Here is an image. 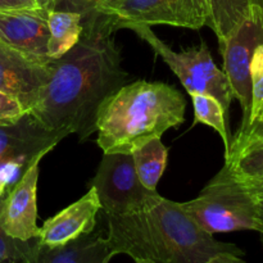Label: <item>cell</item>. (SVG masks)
Listing matches in <instances>:
<instances>
[{"instance_id": "1", "label": "cell", "mask_w": 263, "mask_h": 263, "mask_svg": "<svg viewBox=\"0 0 263 263\" xmlns=\"http://www.w3.org/2000/svg\"><path fill=\"white\" fill-rule=\"evenodd\" d=\"M115 31L112 20L102 13L82 21L79 43L54 59L50 79L28 115L49 130L76 134L81 141L97 133L100 105L128 80Z\"/></svg>"}, {"instance_id": "2", "label": "cell", "mask_w": 263, "mask_h": 263, "mask_svg": "<svg viewBox=\"0 0 263 263\" xmlns=\"http://www.w3.org/2000/svg\"><path fill=\"white\" fill-rule=\"evenodd\" d=\"M107 221L115 256L126 254L135 263H207L220 253L244 254L235 244L203 230L181 203L159 194L134 212L107 216Z\"/></svg>"}, {"instance_id": "3", "label": "cell", "mask_w": 263, "mask_h": 263, "mask_svg": "<svg viewBox=\"0 0 263 263\" xmlns=\"http://www.w3.org/2000/svg\"><path fill=\"white\" fill-rule=\"evenodd\" d=\"M185 109V97L175 86L144 80L126 84L98 110L97 143L104 153L131 154L141 144L181 125Z\"/></svg>"}, {"instance_id": "4", "label": "cell", "mask_w": 263, "mask_h": 263, "mask_svg": "<svg viewBox=\"0 0 263 263\" xmlns=\"http://www.w3.org/2000/svg\"><path fill=\"white\" fill-rule=\"evenodd\" d=\"M181 207L212 235L253 230L259 233L263 241V216L257 199L222 168L195 199L181 203Z\"/></svg>"}, {"instance_id": "5", "label": "cell", "mask_w": 263, "mask_h": 263, "mask_svg": "<svg viewBox=\"0 0 263 263\" xmlns=\"http://www.w3.org/2000/svg\"><path fill=\"white\" fill-rule=\"evenodd\" d=\"M118 28H128L141 40L148 43L156 54H158L179 77L189 95L207 94L216 98L222 105L226 117H229L231 100L234 98L233 90L225 72L221 71L213 62L210 49L204 41L200 43L199 46H194L187 50L174 51L153 32L151 26L122 22L116 25V30Z\"/></svg>"}, {"instance_id": "6", "label": "cell", "mask_w": 263, "mask_h": 263, "mask_svg": "<svg viewBox=\"0 0 263 263\" xmlns=\"http://www.w3.org/2000/svg\"><path fill=\"white\" fill-rule=\"evenodd\" d=\"M97 10L112 20L115 30L122 22L199 30L210 18L207 0H102Z\"/></svg>"}, {"instance_id": "7", "label": "cell", "mask_w": 263, "mask_h": 263, "mask_svg": "<svg viewBox=\"0 0 263 263\" xmlns=\"http://www.w3.org/2000/svg\"><path fill=\"white\" fill-rule=\"evenodd\" d=\"M90 186L95 189L107 216L134 212L158 194L143 186L128 153H104Z\"/></svg>"}, {"instance_id": "8", "label": "cell", "mask_w": 263, "mask_h": 263, "mask_svg": "<svg viewBox=\"0 0 263 263\" xmlns=\"http://www.w3.org/2000/svg\"><path fill=\"white\" fill-rule=\"evenodd\" d=\"M263 43V7L254 5L249 17L240 27L220 46L223 57V72L228 76L234 98L239 100L243 109L241 126L248 123L251 113V61L257 45Z\"/></svg>"}, {"instance_id": "9", "label": "cell", "mask_w": 263, "mask_h": 263, "mask_svg": "<svg viewBox=\"0 0 263 263\" xmlns=\"http://www.w3.org/2000/svg\"><path fill=\"white\" fill-rule=\"evenodd\" d=\"M53 63V58L28 55L0 40V91L14 97L28 113L50 79Z\"/></svg>"}, {"instance_id": "10", "label": "cell", "mask_w": 263, "mask_h": 263, "mask_svg": "<svg viewBox=\"0 0 263 263\" xmlns=\"http://www.w3.org/2000/svg\"><path fill=\"white\" fill-rule=\"evenodd\" d=\"M36 156L0 204V229L14 239L28 241L39 236L37 181L40 161Z\"/></svg>"}, {"instance_id": "11", "label": "cell", "mask_w": 263, "mask_h": 263, "mask_svg": "<svg viewBox=\"0 0 263 263\" xmlns=\"http://www.w3.org/2000/svg\"><path fill=\"white\" fill-rule=\"evenodd\" d=\"M64 138L63 133L49 130L26 115L14 125L0 126V164L20 162L27 167L36 156H46Z\"/></svg>"}, {"instance_id": "12", "label": "cell", "mask_w": 263, "mask_h": 263, "mask_svg": "<svg viewBox=\"0 0 263 263\" xmlns=\"http://www.w3.org/2000/svg\"><path fill=\"white\" fill-rule=\"evenodd\" d=\"M48 10L43 8L0 10V40L36 57H48Z\"/></svg>"}, {"instance_id": "13", "label": "cell", "mask_w": 263, "mask_h": 263, "mask_svg": "<svg viewBox=\"0 0 263 263\" xmlns=\"http://www.w3.org/2000/svg\"><path fill=\"white\" fill-rule=\"evenodd\" d=\"M99 211H102V205L95 189L90 186L84 197L44 222L39 229V243L46 247H61L91 233L97 226Z\"/></svg>"}, {"instance_id": "14", "label": "cell", "mask_w": 263, "mask_h": 263, "mask_svg": "<svg viewBox=\"0 0 263 263\" xmlns=\"http://www.w3.org/2000/svg\"><path fill=\"white\" fill-rule=\"evenodd\" d=\"M115 257L103 231H91L61 247L39 243L28 263H109Z\"/></svg>"}, {"instance_id": "15", "label": "cell", "mask_w": 263, "mask_h": 263, "mask_svg": "<svg viewBox=\"0 0 263 263\" xmlns=\"http://www.w3.org/2000/svg\"><path fill=\"white\" fill-rule=\"evenodd\" d=\"M207 3L210 9L207 26L216 33L220 46L249 17L254 5L263 7V0H207Z\"/></svg>"}, {"instance_id": "16", "label": "cell", "mask_w": 263, "mask_h": 263, "mask_svg": "<svg viewBox=\"0 0 263 263\" xmlns=\"http://www.w3.org/2000/svg\"><path fill=\"white\" fill-rule=\"evenodd\" d=\"M48 57L58 59L79 43L82 33V17L72 12L48 10Z\"/></svg>"}, {"instance_id": "17", "label": "cell", "mask_w": 263, "mask_h": 263, "mask_svg": "<svg viewBox=\"0 0 263 263\" xmlns=\"http://www.w3.org/2000/svg\"><path fill=\"white\" fill-rule=\"evenodd\" d=\"M222 170L256 198L263 197V146L229 154Z\"/></svg>"}, {"instance_id": "18", "label": "cell", "mask_w": 263, "mask_h": 263, "mask_svg": "<svg viewBox=\"0 0 263 263\" xmlns=\"http://www.w3.org/2000/svg\"><path fill=\"white\" fill-rule=\"evenodd\" d=\"M131 156L143 186L148 190H157V184L166 168L168 148L162 143L161 138H154L138 146Z\"/></svg>"}, {"instance_id": "19", "label": "cell", "mask_w": 263, "mask_h": 263, "mask_svg": "<svg viewBox=\"0 0 263 263\" xmlns=\"http://www.w3.org/2000/svg\"><path fill=\"white\" fill-rule=\"evenodd\" d=\"M194 105V116L197 123H203L220 134L221 139L225 145V156L230 149V131L228 127V117L225 115L222 105L216 98L207 94H192L190 95Z\"/></svg>"}, {"instance_id": "20", "label": "cell", "mask_w": 263, "mask_h": 263, "mask_svg": "<svg viewBox=\"0 0 263 263\" xmlns=\"http://www.w3.org/2000/svg\"><path fill=\"white\" fill-rule=\"evenodd\" d=\"M249 72H251L252 91L251 113H249L248 123L239 130H243V128L252 125L259 117L263 110V43L257 45V48L254 49Z\"/></svg>"}, {"instance_id": "21", "label": "cell", "mask_w": 263, "mask_h": 263, "mask_svg": "<svg viewBox=\"0 0 263 263\" xmlns=\"http://www.w3.org/2000/svg\"><path fill=\"white\" fill-rule=\"evenodd\" d=\"M2 204V200H0ZM37 246V238L28 241L14 239L0 229V263H28Z\"/></svg>"}, {"instance_id": "22", "label": "cell", "mask_w": 263, "mask_h": 263, "mask_svg": "<svg viewBox=\"0 0 263 263\" xmlns=\"http://www.w3.org/2000/svg\"><path fill=\"white\" fill-rule=\"evenodd\" d=\"M259 146H263V110L252 125L243 130H238L236 135L231 140L230 149L225 158L229 154L239 153V152L259 148Z\"/></svg>"}, {"instance_id": "23", "label": "cell", "mask_w": 263, "mask_h": 263, "mask_svg": "<svg viewBox=\"0 0 263 263\" xmlns=\"http://www.w3.org/2000/svg\"><path fill=\"white\" fill-rule=\"evenodd\" d=\"M102 0H51L50 10H63V12L77 13L82 21L90 20L99 14L97 10Z\"/></svg>"}, {"instance_id": "24", "label": "cell", "mask_w": 263, "mask_h": 263, "mask_svg": "<svg viewBox=\"0 0 263 263\" xmlns=\"http://www.w3.org/2000/svg\"><path fill=\"white\" fill-rule=\"evenodd\" d=\"M26 115H28L22 103L14 97L0 91V126H10L20 122Z\"/></svg>"}, {"instance_id": "25", "label": "cell", "mask_w": 263, "mask_h": 263, "mask_svg": "<svg viewBox=\"0 0 263 263\" xmlns=\"http://www.w3.org/2000/svg\"><path fill=\"white\" fill-rule=\"evenodd\" d=\"M39 8L33 0H0V10Z\"/></svg>"}, {"instance_id": "26", "label": "cell", "mask_w": 263, "mask_h": 263, "mask_svg": "<svg viewBox=\"0 0 263 263\" xmlns=\"http://www.w3.org/2000/svg\"><path fill=\"white\" fill-rule=\"evenodd\" d=\"M207 263H247L241 256L234 253H220L210 259Z\"/></svg>"}, {"instance_id": "27", "label": "cell", "mask_w": 263, "mask_h": 263, "mask_svg": "<svg viewBox=\"0 0 263 263\" xmlns=\"http://www.w3.org/2000/svg\"><path fill=\"white\" fill-rule=\"evenodd\" d=\"M9 186V182L7 181V180L4 179V177L0 175V200L4 198V194H5V190H7V187Z\"/></svg>"}, {"instance_id": "28", "label": "cell", "mask_w": 263, "mask_h": 263, "mask_svg": "<svg viewBox=\"0 0 263 263\" xmlns=\"http://www.w3.org/2000/svg\"><path fill=\"white\" fill-rule=\"evenodd\" d=\"M36 3L39 8H43V9L46 10H50L51 7V0H33Z\"/></svg>"}, {"instance_id": "29", "label": "cell", "mask_w": 263, "mask_h": 263, "mask_svg": "<svg viewBox=\"0 0 263 263\" xmlns=\"http://www.w3.org/2000/svg\"><path fill=\"white\" fill-rule=\"evenodd\" d=\"M256 198V197H254ZM257 199V203H258V207H259V210H261V213H262V216H263V197L262 198H256Z\"/></svg>"}]
</instances>
